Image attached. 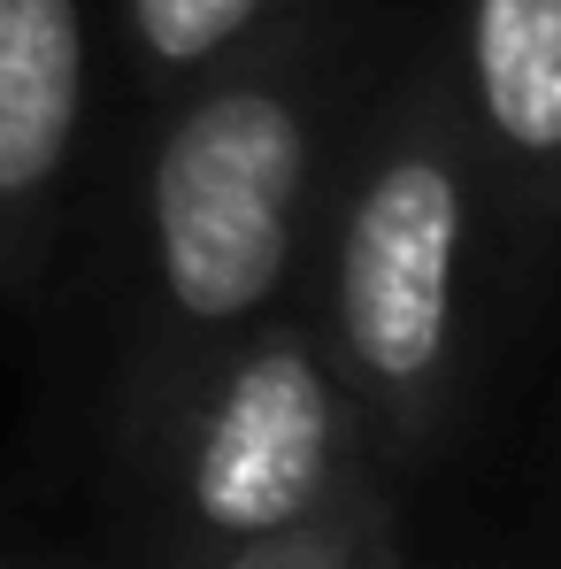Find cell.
<instances>
[{
	"label": "cell",
	"mask_w": 561,
	"mask_h": 569,
	"mask_svg": "<svg viewBox=\"0 0 561 569\" xmlns=\"http://www.w3.org/2000/svg\"><path fill=\"white\" fill-rule=\"evenodd\" d=\"M477 131L447 86H415L370 147L331 254V370L362 423L415 439L454 378L477 216Z\"/></svg>",
	"instance_id": "6da1fadb"
},
{
	"label": "cell",
	"mask_w": 561,
	"mask_h": 569,
	"mask_svg": "<svg viewBox=\"0 0 561 569\" xmlns=\"http://www.w3.org/2000/svg\"><path fill=\"white\" fill-rule=\"evenodd\" d=\"M315 170V116L292 54L216 78L147 170V262L178 339H231L278 300Z\"/></svg>",
	"instance_id": "7a4b0ae2"
},
{
	"label": "cell",
	"mask_w": 561,
	"mask_h": 569,
	"mask_svg": "<svg viewBox=\"0 0 561 569\" xmlns=\"http://www.w3.org/2000/svg\"><path fill=\"white\" fill-rule=\"evenodd\" d=\"M362 470V408L331 355L292 331H247L200 385L178 447V500L216 547H262L339 508Z\"/></svg>",
	"instance_id": "3957f363"
},
{
	"label": "cell",
	"mask_w": 561,
	"mask_h": 569,
	"mask_svg": "<svg viewBox=\"0 0 561 569\" xmlns=\"http://www.w3.org/2000/svg\"><path fill=\"white\" fill-rule=\"evenodd\" d=\"M86 131V0H0V247L62 186Z\"/></svg>",
	"instance_id": "277c9868"
},
{
	"label": "cell",
	"mask_w": 561,
	"mask_h": 569,
	"mask_svg": "<svg viewBox=\"0 0 561 569\" xmlns=\"http://www.w3.org/2000/svg\"><path fill=\"white\" fill-rule=\"evenodd\" d=\"M469 131L539 208H561V0H469Z\"/></svg>",
	"instance_id": "5b68a950"
},
{
	"label": "cell",
	"mask_w": 561,
	"mask_h": 569,
	"mask_svg": "<svg viewBox=\"0 0 561 569\" xmlns=\"http://www.w3.org/2000/svg\"><path fill=\"white\" fill-rule=\"evenodd\" d=\"M278 0H123L131 47L147 54V70L178 78V70H208L223 62Z\"/></svg>",
	"instance_id": "8992f818"
},
{
	"label": "cell",
	"mask_w": 561,
	"mask_h": 569,
	"mask_svg": "<svg viewBox=\"0 0 561 569\" xmlns=\"http://www.w3.org/2000/svg\"><path fill=\"white\" fill-rule=\"evenodd\" d=\"M231 569H392V555H384V523H377V508L362 500V492H347L339 508L292 523V531H278V539L239 547Z\"/></svg>",
	"instance_id": "52a82bcc"
}]
</instances>
